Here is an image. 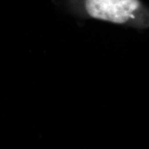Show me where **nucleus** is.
<instances>
[{"instance_id": "1", "label": "nucleus", "mask_w": 149, "mask_h": 149, "mask_svg": "<svg viewBox=\"0 0 149 149\" xmlns=\"http://www.w3.org/2000/svg\"><path fill=\"white\" fill-rule=\"evenodd\" d=\"M80 15L118 25L146 27L148 9L141 0H70Z\"/></svg>"}]
</instances>
